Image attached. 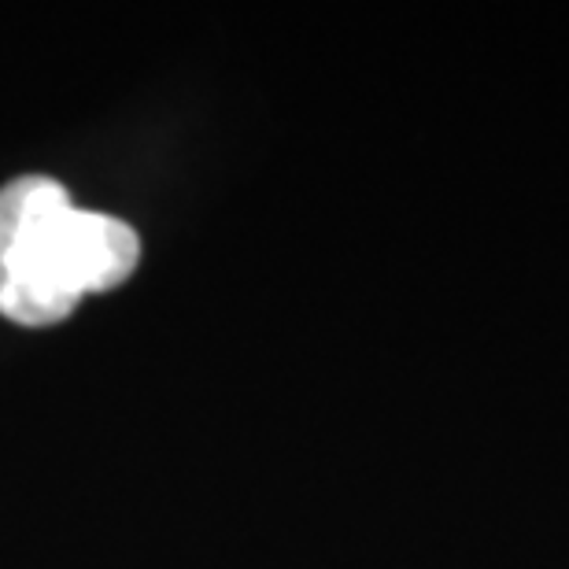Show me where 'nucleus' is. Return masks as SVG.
<instances>
[{
    "label": "nucleus",
    "instance_id": "1",
    "mask_svg": "<svg viewBox=\"0 0 569 569\" xmlns=\"http://www.w3.org/2000/svg\"><path fill=\"white\" fill-rule=\"evenodd\" d=\"M67 189L52 178H19L0 189V315L19 326H56L74 311L63 263Z\"/></svg>",
    "mask_w": 569,
    "mask_h": 569
},
{
    "label": "nucleus",
    "instance_id": "2",
    "mask_svg": "<svg viewBox=\"0 0 569 569\" xmlns=\"http://www.w3.org/2000/svg\"><path fill=\"white\" fill-rule=\"evenodd\" d=\"M141 244L127 222L108 214L74 211L63 222V259L78 296L116 289L138 267Z\"/></svg>",
    "mask_w": 569,
    "mask_h": 569
}]
</instances>
